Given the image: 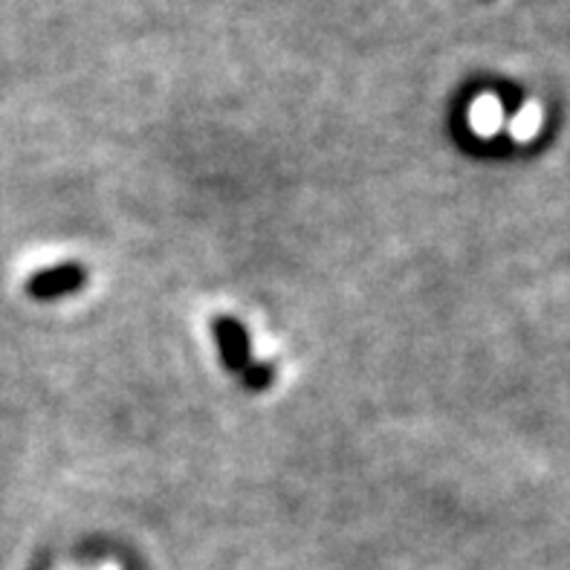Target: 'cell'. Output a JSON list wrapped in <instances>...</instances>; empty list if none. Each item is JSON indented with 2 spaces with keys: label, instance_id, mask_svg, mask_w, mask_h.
I'll use <instances>...</instances> for the list:
<instances>
[{
  "label": "cell",
  "instance_id": "3",
  "mask_svg": "<svg viewBox=\"0 0 570 570\" xmlns=\"http://www.w3.org/2000/svg\"><path fill=\"white\" fill-rule=\"evenodd\" d=\"M240 376H244V383L249 385V389H267L269 380H273V368H269V365H258V362H253V365H249Z\"/></svg>",
  "mask_w": 570,
  "mask_h": 570
},
{
  "label": "cell",
  "instance_id": "1",
  "mask_svg": "<svg viewBox=\"0 0 570 570\" xmlns=\"http://www.w3.org/2000/svg\"><path fill=\"white\" fill-rule=\"evenodd\" d=\"M215 336L217 345H220V354H224L226 368L244 374L253 365V360H249V336H246L244 325H238L235 318H217Z\"/></svg>",
  "mask_w": 570,
  "mask_h": 570
},
{
  "label": "cell",
  "instance_id": "2",
  "mask_svg": "<svg viewBox=\"0 0 570 570\" xmlns=\"http://www.w3.org/2000/svg\"><path fill=\"white\" fill-rule=\"evenodd\" d=\"M81 282H85L81 267H76V264H61V267L56 269H43V273H38L36 278L29 282V293L38 298H56L61 296V293L76 289Z\"/></svg>",
  "mask_w": 570,
  "mask_h": 570
}]
</instances>
